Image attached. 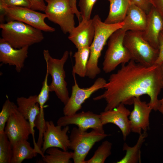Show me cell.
I'll return each mask as SVG.
<instances>
[{
    "label": "cell",
    "mask_w": 163,
    "mask_h": 163,
    "mask_svg": "<svg viewBox=\"0 0 163 163\" xmlns=\"http://www.w3.org/2000/svg\"><path fill=\"white\" fill-rule=\"evenodd\" d=\"M162 88L159 66H147L131 59L122 64L116 72L110 76L104 86L105 91L93 100H105L107 104L104 111H106L121 103L131 104L134 98L147 95L150 98L149 104L156 111L159 103L158 96Z\"/></svg>",
    "instance_id": "cell-1"
},
{
    "label": "cell",
    "mask_w": 163,
    "mask_h": 163,
    "mask_svg": "<svg viewBox=\"0 0 163 163\" xmlns=\"http://www.w3.org/2000/svg\"><path fill=\"white\" fill-rule=\"evenodd\" d=\"M95 27V33L92 42L90 46V55L88 62L86 77L94 79L101 72L98 66L99 58L107 41L111 35L117 30L121 28L123 21L115 24H108L102 21L98 15L92 19Z\"/></svg>",
    "instance_id": "cell-2"
},
{
    "label": "cell",
    "mask_w": 163,
    "mask_h": 163,
    "mask_svg": "<svg viewBox=\"0 0 163 163\" xmlns=\"http://www.w3.org/2000/svg\"><path fill=\"white\" fill-rule=\"evenodd\" d=\"M0 28L1 38L15 49L29 46L44 39L42 31L18 21L1 23Z\"/></svg>",
    "instance_id": "cell-3"
},
{
    "label": "cell",
    "mask_w": 163,
    "mask_h": 163,
    "mask_svg": "<svg viewBox=\"0 0 163 163\" xmlns=\"http://www.w3.org/2000/svg\"><path fill=\"white\" fill-rule=\"evenodd\" d=\"M43 53L46 64V70L52 78L51 82L49 85L50 91L54 92L65 105L69 98L64 69L65 64L69 57V52L65 51L60 59L52 57L48 50H44Z\"/></svg>",
    "instance_id": "cell-4"
},
{
    "label": "cell",
    "mask_w": 163,
    "mask_h": 163,
    "mask_svg": "<svg viewBox=\"0 0 163 163\" xmlns=\"http://www.w3.org/2000/svg\"><path fill=\"white\" fill-rule=\"evenodd\" d=\"M123 43L131 56V59L147 66L155 65L158 50L153 47L144 38L142 31L126 32Z\"/></svg>",
    "instance_id": "cell-5"
},
{
    "label": "cell",
    "mask_w": 163,
    "mask_h": 163,
    "mask_svg": "<svg viewBox=\"0 0 163 163\" xmlns=\"http://www.w3.org/2000/svg\"><path fill=\"white\" fill-rule=\"evenodd\" d=\"M110 135L96 130L88 132L73 127L69 136V149L74 151V162L85 163V158L95 144Z\"/></svg>",
    "instance_id": "cell-6"
},
{
    "label": "cell",
    "mask_w": 163,
    "mask_h": 163,
    "mask_svg": "<svg viewBox=\"0 0 163 163\" xmlns=\"http://www.w3.org/2000/svg\"><path fill=\"white\" fill-rule=\"evenodd\" d=\"M126 32L120 29L114 32L109 39L107 49L102 64L103 70L106 73L111 72L120 64H126L131 59L123 43Z\"/></svg>",
    "instance_id": "cell-7"
},
{
    "label": "cell",
    "mask_w": 163,
    "mask_h": 163,
    "mask_svg": "<svg viewBox=\"0 0 163 163\" xmlns=\"http://www.w3.org/2000/svg\"><path fill=\"white\" fill-rule=\"evenodd\" d=\"M44 11L50 21L57 24L65 34L70 33L75 26L74 14L70 0H45Z\"/></svg>",
    "instance_id": "cell-8"
},
{
    "label": "cell",
    "mask_w": 163,
    "mask_h": 163,
    "mask_svg": "<svg viewBox=\"0 0 163 163\" xmlns=\"http://www.w3.org/2000/svg\"><path fill=\"white\" fill-rule=\"evenodd\" d=\"M2 12L8 21H16L22 22L42 31L53 32L55 29L48 25L45 20L47 18L46 14L23 7L6 8Z\"/></svg>",
    "instance_id": "cell-9"
},
{
    "label": "cell",
    "mask_w": 163,
    "mask_h": 163,
    "mask_svg": "<svg viewBox=\"0 0 163 163\" xmlns=\"http://www.w3.org/2000/svg\"><path fill=\"white\" fill-rule=\"evenodd\" d=\"M74 85L72 87L71 95L63 108L64 115H70L75 114L80 110L82 105L91 95L98 90L104 88L107 82L105 79L99 77L91 86L86 88H80L77 83L75 74L72 72Z\"/></svg>",
    "instance_id": "cell-10"
},
{
    "label": "cell",
    "mask_w": 163,
    "mask_h": 163,
    "mask_svg": "<svg viewBox=\"0 0 163 163\" xmlns=\"http://www.w3.org/2000/svg\"><path fill=\"white\" fill-rule=\"evenodd\" d=\"M69 129V126H62L55 125L52 121H46L43 135V140L41 149L44 155L46 150L55 147L67 151L69 149V137L67 133Z\"/></svg>",
    "instance_id": "cell-11"
},
{
    "label": "cell",
    "mask_w": 163,
    "mask_h": 163,
    "mask_svg": "<svg viewBox=\"0 0 163 163\" xmlns=\"http://www.w3.org/2000/svg\"><path fill=\"white\" fill-rule=\"evenodd\" d=\"M57 125L62 127L75 124L80 129L87 131L89 129L105 133L100 114L88 111L76 113L70 115H64L59 118Z\"/></svg>",
    "instance_id": "cell-12"
},
{
    "label": "cell",
    "mask_w": 163,
    "mask_h": 163,
    "mask_svg": "<svg viewBox=\"0 0 163 163\" xmlns=\"http://www.w3.org/2000/svg\"><path fill=\"white\" fill-rule=\"evenodd\" d=\"M4 133L12 146L19 141L28 140L29 136L32 134V130L29 122L19 112L17 107L8 120Z\"/></svg>",
    "instance_id": "cell-13"
},
{
    "label": "cell",
    "mask_w": 163,
    "mask_h": 163,
    "mask_svg": "<svg viewBox=\"0 0 163 163\" xmlns=\"http://www.w3.org/2000/svg\"><path fill=\"white\" fill-rule=\"evenodd\" d=\"M133 104V108L129 116L131 132L139 134L142 130L147 132L149 129L150 114L152 109L140 97L134 98Z\"/></svg>",
    "instance_id": "cell-14"
},
{
    "label": "cell",
    "mask_w": 163,
    "mask_h": 163,
    "mask_svg": "<svg viewBox=\"0 0 163 163\" xmlns=\"http://www.w3.org/2000/svg\"><path fill=\"white\" fill-rule=\"evenodd\" d=\"M124 104L121 103L115 108L104 111L100 115L102 124H113L117 126L122 132L123 138L126 140L131 132L129 116L130 113Z\"/></svg>",
    "instance_id": "cell-15"
},
{
    "label": "cell",
    "mask_w": 163,
    "mask_h": 163,
    "mask_svg": "<svg viewBox=\"0 0 163 163\" xmlns=\"http://www.w3.org/2000/svg\"><path fill=\"white\" fill-rule=\"evenodd\" d=\"M29 46L15 49L0 38V62L3 64L15 67L18 72H20L24 67V63L28 57Z\"/></svg>",
    "instance_id": "cell-16"
},
{
    "label": "cell",
    "mask_w": 163,
    "mask_h": 163,
    "mask_svg": "<svg viewBox=\"0 0 163 163\" xmlns=\"http://www.w3.org/2000/svg\"><path fill=\"white\" fill-rule=\"evenodd\" d=\"M17 109L22 116L29 122L32 130L34 148L38 150L34 137L35 122L39 113L40 108L37 95H30L28 97H18L16 100Z\"/></svg>",
    "instance_id": "cell-17"
},
{
    "label": "cell",
    "mask_w": 163,
    "mask_h": 163,
    "mask_svg": "<svg viewBox=\"0 0 163 163\" xmlns=\"http://www.w3.org/2000/svg\"><path fill=\"white\" fill-rule=\"evenodd\" d=\"M76 27L69 33L68 39L77 49L90 46L94 37L95 27L92 19H82Z\"/></svg>",
    "instance_id": "cell-18"
},
{
    "label": "cell",
    "mask_w": 163,
    "mask_h": 163,
    "mask_svg": "<svg viewBox=\"0 0 163 163\" xmlns=\"http://www.w3.org/2000/svg\"><path fill=\"white\" fill-rule=\"evenodd\" d=\"M163 29V18L153 7L147 14L146 25L142 31L144 38L151 46L158 50L159 39Z\"/></svg>",
    "instance_id": "cell-19"
},
{
    "label": "cell",
    "mask_w": 163,
    "mask_h": 163,
    "mask_svg": "<svg viewBox=\"0 0 163 163\" xmlns=\"http://www.w3.org/2000/svg\"><path fill=\"white\" fill-rule=\"evenodd\" d=\"M147 14L141 8L131 3L121 28L128 31H143L145 28Z\"/></svg>",
    "instance_id": "cell-20"
},
{
    "label": "cell",
    "mask_w": 163,
    "mask_h": 163,
    "mask_svg": "<svg viewBox=\"0 0 163 163\" xmlns=\"http://www.w3.org/2000/svg\"><path fill=\"white\" fill-rule=\"evenodd\" d=\"M110 2L109 12L104 22L115 24L123 22L131 4L130 0H112Z\"/></svg>",
    "instance_id": "cell-21"
},
{
    "label": "cell",
    "mask_w": 163,
    "mask_h": 163,
    "mask_svg": "<svg viewBox=\"0 0 163 163\" xmlns=\"http://www.w3.org/2000/svg\"><path fill=\"white\" fill-rule=\"evenodd\" d=\"M38 154L35 149L31 146L27 140L19 141L12 145L11 163H21L26 159H31Z\"/></svg>",
    "instance_id": "cell-22"
},
{
    "label": "cell",
    "mask_w": 163,
    "mask_h": 163,
    "mask_svg": "<svg viewBox=\"0 0 163 163\" xmlns=\"http://www.w3.org/2000/svg\"><path fill=\"white\" fill-rule=\"evenodd\" d=\"M136 144L133 146H129L126 143L123 145V149L126 151L124 156L117 163H137L141 162V147L148 136L147 132L139 134Z\"/></svg>",
    "instance_id": "cell-23"
},
{
    "label": "cell",
    "mask_w": 163,
    "mask_h": 163,
    "mask_svg": "<svg viewBox=\"0 0 163 163\" xmlns=\"http://www.w3.org/2000/svg\"><path fill=\"white\" fill-rule=\"evenodd\" d=\"M73 56L75 65L72 72L81 77L86 76L87 67L90 55V46L78 48Z\"/></svg>",
    "instance_id": "cell-24"
},
{
    "label": "cell",
    "mask_w": 163,
    "mask_h": 163,
    "mask_svg": "<svg viewBox=\"0 0 163 163\" xmlns=\"http://www.w3.org/2000/svg\"><path fill=\"white\" fill-rule=\"evenodd\" d=\"M45 152L47 155L42 157L43 161L45 163H70L73 155V152L60 150L55 147L48 149Z\"/></svg>",
    "instance_id": "cell-25"
},
{
    "label": "cell",
    "mask_w": 163,
    "mask_h": 163,
    "mask_svg": "<svg viewBox=\"0 0 163 163\" xmlns=\"http://www.w3.org/2000/svg\"><path fill=\"white\" fill-rule=\"evenodd\" d=\"M112 143L108 140L103 142L93 156L85 163H104L111 154Z\"/></svg>",
    "instance_id": "cell-26"
},
{
    "label": "cell",
    "mask_w": 163,
    "mask_h": 163,
    "mask_svg": "<svg viewBox=\"0 0 163 163\" xmlns=\"http://www.w3.org/2000/svg\"><path fill=\"white\" fill-rule=\"evenodd\" d=\"M12 146L4 132L0 134V163H11Z\"/></svg>",
    "instance_id": "cell-27"
},
{
    "label": "cell",
    "mask_w": 163,
    "mask_h": 163,
    "mask_svg": "<svg viewBox=\"0 0 163 163\" xmlns=\"http://www.w3.org/2000/svg\"><path fill=\"white\" fill-rule=\"evenodd\" d=\"M17 107L14 102L7 99L4 103L0 113V134L4 132L6 123L14 110Z\"/></svg>",
    "instance_id": "cell-28"
},
{
    "label": "cell",
    "mask_w": 163,
    "mask_h": 163,
    "mask_svg": "<svg viewBox=\"0 0 163 163\" xmlns=\"http://www.w3.org/2000/svg\"><path fill=\"white\" fill-rule=\"evenodd\" d=\"M49 75L46 70L44 80L39 94L37 95L38 102L39 104L40 110H44L45 104L49 99L50 90L49 85L48 84V77Z\"/></svg>",
    "instance_id": "cell-29"
},
{
    "label": "cell",
    "mask_w": 163,
    "mask_h": 163,
    "mask_svg": "<svg viewBox=\"0 0 163 163\" xmlns=\"http://www.w3.org/2000/svg\"><path fill=\"white\" fill-rule=\"evenodd\" d=\"M97 0H79L78 6L82 19L89 20L93 7Z\"/></svg>",
    "instance_id": "cell-30"
},
{
    "label": "cell",
    "mask_w": 163,
    "mask_h": 163,
    "mask_svg": "<svg viewBox=\"0 0 163 163\" xmlns=\"http://www.w3.org/2000/svg\"><path fill=\"white\" fill-rule=\"evenodd\" d=\"M13 7H23L30 8V4L28 0H0V11L4 9Z\"/></svg>",
    "instance_id": "cell-31"
},
{
    "label": "cell",
    "mask_w": 163,
    "mask_h": 163,
    "mask_svg": "<svg viewBox=\"0 0 163 163\" xmlns=\"http://www.w3.org/2000/svg\"><path fill=\"white\" fill-rule=\"evenodd\" d=\"M131 3L142 9L147 14L152 7L150 0H130Z\"/></svg>",
    "instance_id": "cell-32"
},
{
    "label": "cell",
    "mask_w": 163,
    "mask_h": 163,
    "mask_svg": "<svg viewBox=\"0 0 163 163\" xmlns=\"http://www.w3.org/2000/svg\"><path fill=\"white\" fill-rule=\"evenodd\" d=\"M30 5V8L35 11L44 12L46 5L44 0H28Z\"/></svg>",
    "instance_id": "cell-33"
},
{
    "label": "cell",
    "mask_w": 163,
    "mask_h": 163,
    "mask_svg": "<svg viewBox=\"0 0 163 163\" xmlns=\"http://www.w3.org/2000/svg\"><path fill=\"white\" fill-rule=\"evenodd\" d=\"M163 63V33H161L159 39L158 54L155 64L160 66Z\"/></svg>",
    "instance_id": "cell-34"
},
{
    "label": "cell",
    "mask_w": 163,
    "mask_h": 163,
    "mask_svg": "<svg viewBox=\"0 0 163 163\" xmlns=\"http://www.w3.org/2000/svg\"><path fill=\"white\" fill-rule=\"evenodd\" d=\"M150 3L163 18V0H150Z\"/></svg>",
    "instance_id": "cell-35"
},
{
    "label": "cell",
    "mask_w": 163,
    "mask_h": 163,
    "mask_svg": "<svg viewBox=\"0 0 163 163\" xmlns=\"http://www.w3.org/2000/svg\"><path fill=\"white\" fill-rule=\"evenodd\" d=\"M159 66L161 69L162 77V89L163 90V63ZM158 110L163 115V93L162 98L159 100Z\"/></svg>",
    "instance_id": "cell-36"
},
{
    "label": "cell",
    "mask_w": 163,
    "mask_h": 163,
    "mask_svg": "<svg viewBox=\"0 0 163 163\" xmlns=\"http://www.w3.org/2000/svg\"><path fill=\"white\" fill-rule=\"evenodd\" d=\"M76 2L77 0H70L71 6L78 20L79 23L81 21L80 18L81 17L80 12L78 9L77 7Z\"/></svg>",
    "instance_id": "cell-37"
},
{
    "label": "cell",
    "mask_w": 163,
    "mask_h": 163,
    "mask_svg": "<svg viewBox=\"0 0 163 163\" xmlns=\"http://www.w3.org/2000/svg\"><path fill=\"white\" fill-rule=\"evenodd\" d=\"M161 33H163V30H162V31Z\"/></svg>",
    "instance_id": "cell-38"
},
{
    "label": "cell",
    "mask_w": 163,
    "mask_h": 163,
    "mask_svg": "<svg viewBox=\"0 0 163 163\" xmlns=\"http://www.w3.org/2000/svg\"><path fill=\"white\" fill-rule=\"evenodd\" d=\"M108 0V1H109V2H110V1H111L112 0Z\"/></svg>",
    "instance_id": "cell-39"
}]
</instances>
